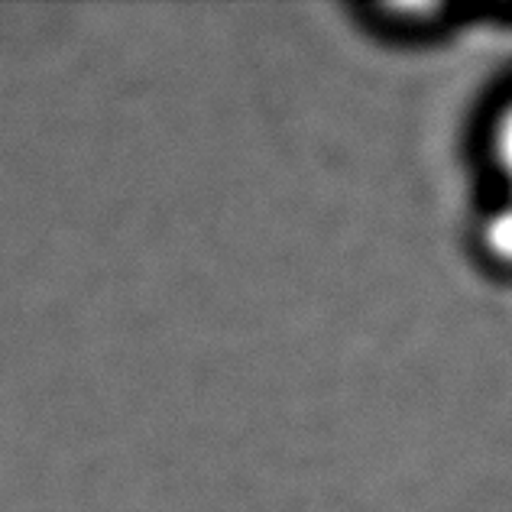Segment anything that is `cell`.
<instances>
[{
  "label": "cell",
  "mask_w": 512,
  "mask_h": 512,
  "mask_svg": "<svg viewBox=\"0 0 512 512\" xmlns=\"http://www.w3.org/2000/svg\"><path fill=\"white\" fill-rule=\"evenodd\" d=\"M487 244L500 260L512 263V205L487 224Z\"/></svg>",
  "instance_id": "6da1fadb"
},
{
  "label": "cell",
  "mask_w": 512,
  "mask_h": 512,
  "mask_svg": "<svg viewBox=\"0 0 512 512\" xmlns=\"http://www.w3.org/2000/svg\"><path fill=\"white\" fill-rule=\"evenodd\" d=\"M496 153H500V163H503L506 175L512 179V107L500 120V133H496Z\"/></svg>",
  "instance_id": "7a4b0ae2"
}]
</instances>
